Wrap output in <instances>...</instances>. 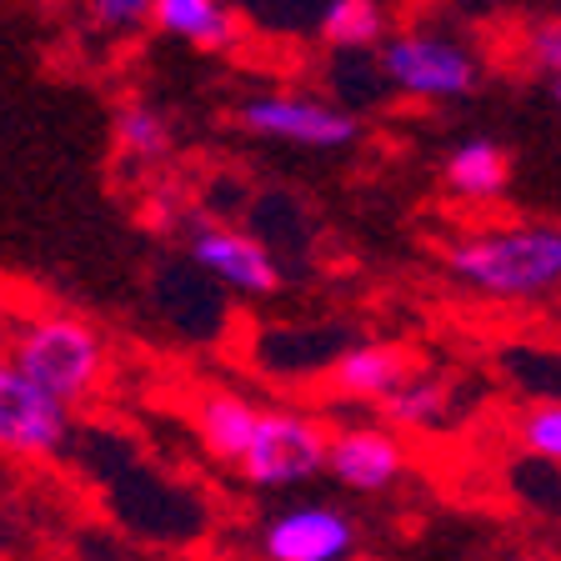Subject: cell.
I'll use <instances>...</instances> for the list:
<instances>
[{"label": "cell", "instance_id": "1", "mask_svg": "<svg viewBox=\"0 0 561 561\" xmlns=\"http://www.w3.org/2000/svg\"><path fill=\"white\" fill-rule=\"evenodd\" d=\"M456 280L491 296H541L561 286V231L557 226H502L451 245L446 256Z\"/></svg>", "mask_w": 561, "mask_h": 561}, {"label": "cell", "instance_id": "2", "mask_svg": "<svg viewBox=\"0 0 561 561\" xmlns=\"http://www.w3.org/2000/svg\"><path fill=\"white\" fill-rule=\"evenodd\" d=\"M11 366L21 376H31L41 391H50L56 401L76 407L85 401L101 386V371H105V346L85 321L76 316H60V311H46V316H31L21 321L11 336Z\"/></svg>", "mask_w": 561, "mask_h": 561}, {"label": "cell", "instance_id": "3", "mask_svg": "<svg viewBox=\"0 0 561 561\" xmlns=\"http://www.w3.org/2000/svg\"><path fill=\"white\" fill-rule=\"evenodd\" d=\"M327 456H331V432H321L311 416H301V411H261L256 442H251V451L241 461V477L266 491L301 486L316 471H327Z\"/></svg>", "mask_w": 561, "mask_h": 561}, {"label": "cell", "instance_id": "4", "mask_svg": "<svg viewBox=\"0 0 561 561\" xmlns=\"http://www.w3.org/2000/svg\"><path fill=\"white\" fill-rule=\"evenodd\" d=\"M381 70L386 81L407 95H421V101H451V95H467L477 85V60L471 50H461L446 35H391L381 46Z\"/></svg>", "mask_w": 561, "mask_h": 561}, {"label": "cell", "instance_id": "5", "mask_svg": "<svg viewBox=\"0 0 561 561\" xmlns=\"http://www.w3.org/2000/svg\"><path fill=\"white\" fill-rule=\"evenodd\" d=\"M70 442V407L21 376L11 362L0 366V446L25 461L56 456Z\"/></svg>", "mask_w": 561, "mask_h": 561}, {"label": "cell", "instance_id": "6", "mask_svg": "<svg viewBox=\"0 0 561 561\" xmlns=\"http://www.w3.org/2000/svg\"><path fill=\"white\" fill-rule=\"evenodd\" d=\"M356 526L336 506L296 502L261 526V557L266 561H351Z\"/></svg>", "mask_w": 561, "mask_h": 561}, {"label": "cell", "instance_id": "7", "mask_svg": "<svg viewBox=\"0 0 561 561\" xmlns=\"http://www.w3.org/2000/svg\"><path fill=\"white\" fill-rule=\"evenodd\" d=\"M241 126L271 140H296V146H316V151H336L356 140V116L336 111L311 95H256L241 105Z\"/></svg>", "mask_w": 561, "mask_h": 561}, {"label": "cell", "instance_id": "8", "mask_svg": "<svg viewBox=\"0 0 561 561\" xmlns=\"http://www.w3.org/2000/svg\"><path fill=\"white\" fill-rule=\"evenodd\" d=\"M191 261L201 271L245 296H271L280 286V266L256 236L236 231V226H196L191 236Z\"/></svg>", "mask_w": 561, "mask_h": 561}, {"label": "cell", "instance_id": "9", "mask_svg": "<svg viewBox=\"0 0 561 561\" xmlns=\"http://www.w3.org/2000/svg\"><path fill=\"white\" fill-rule=\"evenodd\" d=\"M327 471L351 491H386L407 471V451L381 426H341V432H331Z\"/></svg>", "mask_w": 561, "mask_h": 561}, {"label": "cell", "instance_id": "10", "mask_svg": "<svg viewBox=\"0 0 561 561\" xmlns=\"http://www.w3.org/2000/svg\"><path fill=\"white\" fill-rule=\"evenodd\" d=\"M256 426H261V411L251 407V401L231 397V391H210L196 407L201 442H206V451L216 456V461H226V467H241L245 461V451L256 442Z\"/></svg>", "mask_w": 561, "mask_h": 561}, {"label": "cell", "instance_id": "11", "mask_svg": "<svg viewBox=\"0 0 561 561\" xmlns=\"http://www.w3.org/2000/svg\"><path fill=\"white\" fill-rule=\"evenodd\" d=\"M336 381H341V391H351V397L386 401L411 381V371H407V356H401L397 346H376V341H366V346H351L336 362Z\"/></svg>", "mask_w": 561, "mask_h": 561}, {"label": "cell", "instance_id": "12", "mask_svg": "<svg viewBox=\"0 0 561 561\" xmlns=\"http://www.w3.org/2000/svg\"><path fill=\"white\" fill-rule=\"evenodd\" d=\"M156 25L175 41H191L206 50H221L236 41V21L226 11V0H156Z\"/></svg>", "mask_w": 561, "mask_h": 561}, {"label": "cell", "instance_id": "13", "mask_svg": "<svg viewBox=\"0 0 561 561\" xmlns=\"http://www.w3.org/2000/svg\"><path fill=\"white\" fill-rule=\"evenodd\" d=\"M506 175H512V156L496 140H461L446 156V181L461 196H496L506 186Z\"/></svg>", "mask_w": 561, "mask_h": 561}, {"label": "cell", "instance_id": "14", "mask_svg": "<svg viewBox=\"0 0 561 561\" xmlns=\"http://www.w3.org/2000/svg\"><path fill=\"white\" fill-rule=\"evenodd\" d=\"M381 31H386V15L376 0H331L321 11V35L336 50H366L381 41Z\"/></svg>", "mask_w": 561, "mask_h": 561}, {"label": "cell", "instance_id": "15", "mask_svg": "<svg viewBox=\"0 0 561 561\" xmlns=\"http://www.w3.org/2000/svg\"><path fill=\"white\" fill-rule=\"evenodd\" d=\"M116 146L126 156H136V161H161L171 151V126H165V116L156 105L126 101L116 116Z\"/></svg>", "mask_w": 561, "mask_h": 561}, {"label": "cell", "instance_id": "16", "mask_svg": "<svg viewBox=\"0 0 561 561\" xmlns=\"http://www.w3.org/2000/svg\"><path fill=\"white\" fill-rule=\"evenodd\" d=\"M386 416L397 421V426H407V432L432 426V421L446 416V386L432 381V376H411L397 397H386Z\"/></svg>", "mask_w": 561, "mask_h": 561}, {"label": "cell", "instance_id": "17", "mask_svg": "<svg viewBox=\"0 0 561 561\" xmlns=\"http://www.w3.org/2000/svg\"><path fill=\"white\" fill-rule=\"evenodd\" d=\"M522 442H526V451L547 456V461H561V401H541L537 411H526Z\"/></svg>", "mask_w": 561, "mask_h": 561}, {"label": "cell", "instance_id": "18", "mask_svg": "<svg viewBox=\"0 0 561 561\" xmlns=\"http://www.w3.org/2000/svg\"><path fill=\"white\" fill-rule=\"evenodd\" d=\"M91 15L105 31H140L156 21V0H91Z\"/></svg>", "mask_w": 561, "mask_h": 561}, {"label": "cell", "instance_id": "19", "mask_svg": "<svg viewBox=\"0 0 561 561\" xmlns=\"http://www.w3.org/2000/svg\"><path fill=\"white\" fill-rule=\"evenodd\" d=\"M531 56H537V66L557 70V81H561V21H547L531 31Z\"/></svg>", "mask_w": 561, "mask_h": 561}, {"label": "cell", "instance_id": "20", "mask_svg": "<svg viewBox=\"0 0 561 561\" xmlns=\"http://www.w3.org/2000/svg\"><path fill=\"white\" fill-rule=\"evenodd\" d=\"M557 105H561V81H557Z\"/></svg>", "mask_w": 561, "mask_h": 561}]
</instances>
